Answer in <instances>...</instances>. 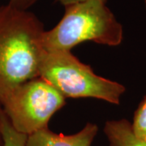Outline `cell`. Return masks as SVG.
I'll return each instance as SVG.
<instances>
[{"instance_id": "cell-1", "label": "cell", "mask_w": 146, "mask_h": 146, "mask_svg": "<svg viewBox=\"0 0 146 146\" xmlns=\"http://www.w3.org/2000/svg\"><path fill=\"white\" fill-rule=\"evenodd\" d=\"M45 31L34 13L0 7V103L20 84L39 77Z\"/></svg>"}, {"instance_id": "cell-2", "label": "cell", "mask_w": 146, "mask_h": 146, "mask_svg": "<svg viewBox=\"0 0 146 146\" xmlns=\"http://www.w3.org/2000/svg\"><path fill=\"white\" fill-rule=\"evenodd\" d=\"M106 3L107 0H85L65 6L60 21L43 33L44 50L71 51L84 42L109 46L120 45L123 29Z\"/></svg>"}, {"instance_id": "cell-3", "label": "cell", "mask_w": 146, "mask_h": 146, "mask_svg": "<svg viewBox=\"0 0 146 146\" xmlns=\"http://www.w3.org/2000/svg\"><path fill=\"white\" fill-rule=\"evenodd\" d=\"M39 77L65 98H96L119 105L125 93L122 84L97 75L71 51L45 52Z\"/></svg>"}, {"instance_id": "cell-4", "label": "cell", "mask_w": 146, "mask_h": 146, "mask_svg": "<svg viewBox=\"0 0 146 146\" xmlns=\"http://www.w3.org/2000/svg\"><path fill=\"white\" fill-rule=\"evenodd\" d=\"M66 104L63 97L42 77H36L13 89L0 106L17 131L29 136L48 128L53 115Z\"/></svg>"}, {"instance_id": "cell-5", "label": "cell", "mask_w": 146, "mask_h": 146, "mask_svg": "<svg viewBox=\"0 0 146 146\" xmlns=\"http://www.w3.org/2000/svg\"><path fill=\"white\" fill-rule=\"evenodd\" d=\"M98 131V126L91 123L72 135L58 134L48 127L28 136L26 146H91Z\"/></svg>"}, {"instance_id": "cell-6", "label": "cell", "mask_w": 146, "mask_h": 146, "mask_svg": "<svg viewBox=\"0 0 146 146\" xmlns=\"http://www.w3.org/2000/svg\"><path fill=\"white\" fill-rule=\"evenodd\" d=\"M104 132L110 146H146L145 141L134 134L131 123L125 119L107 121Z\"/></svg>"}, {"instance_id": "cell-7", "label": "cell", "mask_w": 146, "mask_h": 146, "mask_svg": "<svg viewBox=\"0 0 146 146\" xmlns=\"http://www.w3.org/2000/svg\"><path fill=\"white\" fill-rule=\"evenodd\" d=\"M0 131L3 137V146H26L28 136L21 133L12 127L0 106Z\"/></svg>"}, {"instance_id": "cell-8", "label": "cell", "mask_w": 146, "mask_h": 146, "mask_svg": "<svg viewBox=\"0 0 146 146\" xmlns=\"http://www.w3.org/2000/svg\"><path fill=\"white\" fill-rule=\"evenodd\" d=\"M131 127L134 134L146 142V95L134 113Z\"/></svg>"}, {"instance_id": "cell-9", "label": "cell", "mask_w": 146, "mask_h": 146, "mask_svg": "<svg viewBox=\"0 0 146 146\" xmlns=\"http://www.w3.org/2000/svg\"><path fill=\"white\" fill-rule=\"evenodd\" d=\"M37 1L38 0H9L7 4L17 9L27 11L32 6L34 5Z\"/></svg>"}, {"instance_id": "cell-10", "label": "cell", "mask_w": 146, "mask_h": 146, "mask_svg": "<svg viewBox=\"0 0 146 146\" xmlns=\"http://www.w3.org/2000/svg\"><path fill=\"white\" fill-rule=\"evenodd\" d=\"M56 1L65 7V6L69 5V4H72V3H75L82 2V1H85V0H56Z\"/></svg>"}, {"instance_id": "cell-11", "label": "cell", "mask_w": 146, "mask_h": 146, "mask_svg": "<svg viewBox=\"0 0 146 146\" xmlns=\"http://www.w3.org/2000/svg\"><path fill=\"white\" fill-rule=\"evenodd\" d=\"M0 146H3V137L1 134V131H0Z\"/></svg>"}, {"instance_id": "cell-12", "label": "cell", "mask_w": 146, "mask_h": 146, "mask_svg": "<svg viewBox=\"0 0 146 146\" xmlns=\"http://www.w3.org/2000/svg\"><path fill=\"white\" fill-rule=\"evenodd\" d=\"M145 9H146V0H145Z\"/></svg>"}]
</instances>
